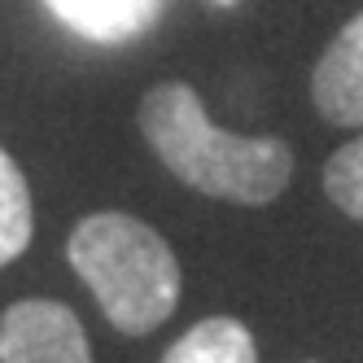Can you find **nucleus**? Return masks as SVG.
I'll use <instances>...</instances> for the list:
<instances>
[{
	"mask_svg": "<svg viewBox=\"0 0 363 363\" xmlns=\"http://www.w3.org/2000/svg\"><path fill=\"white\" fill-rule=\"evenodd\" d=\"M324 193L342 215L363 219V136L342 145L324 167Z\"/></svg>",
	"mask_w": 363,
	"mask_h": 363,
	"instance_id": "8",
	"label": "nucleus"
},
{
	"mask_svg": "<svg viewBox=\"0 0 363 363\" xmlns=\"http://www.w3.org/2000/svg\"><path fill=\"white\" fill-rule=\"evenodd\" d=\"M0 363H92L79 315L53 298H22L0 315Z\"/></svg>",
	"mask_w": 363,
	"mask_h": 363,
	"instance_id": "3",
	"label": "nucleus"
},
{
	"mask_svg": "<svg viewBox=\"0 0 363 363\" xmlns=\"http://www.w3.org/2000/svg\"><path fill=\"white\" fill-rule=\"evenodd\" d=\"M219 5H232V0H219Z\"/></svg>",
	"mask_w": 363,
	"mask_h": 363,
	"instance_id": "9",
	"label": "nucleus"
},
{
	"mask_svg": "<svg viewBox=\"0 0 363 363\" xmlns=\"http://www.w3.org/2000/svg\"><path fill=\"white\" fill-rule=\"evenodd\" d=\"M66 258L84 276L106 320L127 337L153 333L179 302V263L171 245L132 215H88L70 232Z\"/></svg>",
	"mask_w": 363,
	"mask_h": 363,
	"instance_id": "2",
	"label": "nucleus"
},
{
	"mask_svg": "<svg viewBox=\"0 0 363 363\" xmlns=\"http://www.w3.org/2000/svg\"><path fill=\"white\" fill-rule=\"evenodd\" d=\"M66 31L92 44H127L149 35L167 13V0H40Z\"/></svg>",
	"mask_w": 363,
	"mask_h": 363,
	"instance_id": "5",
	"label": "nucleus"
},
{
	"mask_svg": "<svg viewBox=\"0 0 363 363\" xmlns=\"http://www.w3.org/2000/svg\"><path fill=\"white\" fill-rule=\"evenodd\" d=\"M31 245V189L18 162L0 149V267Z\"/></svg>",
	"mask_w": 363,
	"mask_h": 363,
	"instance_id": "7",
	"label": "nucleus"
},
{
	"mask_svg": "<svg viewBox=\"0 0 363 363\" xmlns=\"http://www.w3.org/2000/svg\"><path fill=\"white\" fill-rule=\"evenodd\" d=\"M140 132L171 175L206 197L267 206L294 175V153L276 136H237L211 123L189 84H158L140 101Z\"/></svg>",
	"mask_w": 363,
	"mask_h": 363,
	"instance_id": "1",
	"label": "nucleus"
},
{
	"mask_svg": "<svg viewBox=\"0 0 363 363\" xmlns=\"http://www.w3.org/2000/svg\"><path fill=\"white\" fill-rule=\"evenodd\" d=\"M162 363H258V354H254V337L241 320L215 315V320L193 324L162 354Z\"/></svg>",
	"mask_w": 363,
	"mask_h": 363,
	"instance_id": "6",
	"label": "nucleus"
},
{
	"mask_svg": "<svg viewBox=\"0 0 363 363\" xmlns=\"http://www.w3.org/2000/svg\"><path fill=\"white\" fill-rule=\"evenodd\" d=\"M315 110L337 127H363V13L333 35L311 74Z\"/></svg>",
	"mask_w": 363,
	"mask_h": 363,
	"instance_id": "4",
	"label": "nucleus"
}]
</instances>
